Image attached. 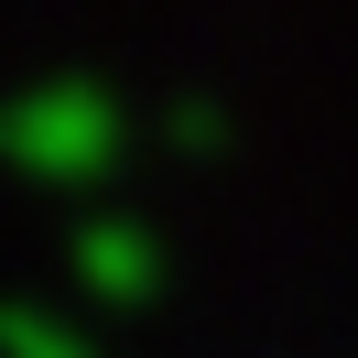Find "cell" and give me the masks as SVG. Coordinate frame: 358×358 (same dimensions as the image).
<instances>
[{
	"label": "cell",
	"instance_id": "1",
	"mask_svg": "<svg viewBox=\"0 0 358 358\" xmlns=\"http://www.w3.org/2000/svg\"><path fill=\"white\" fill-rule=\"evenodd\" d=\"M0 152L22 163V174H44V185H87L120 152V98L87 66L22 76V87H0Z\"/></svg>",
	"mask_w": 358,
	"mask_h": 358
},
{
	"label": "cell",
	"instance_id": "4",
	"mask_svg": "<svg viewBox=\"0 0 358 358\" xmlns=\"http://www.w3.org/2000/svg\"><path fill=\"white\" fill-rule=\"evenodd\" d=\"M152 131H163V152H217V98L206 87H163L152 98Z\"/></svg>",
	"mask_w": 358,
	"mask_h": 358
},
{
	"label": "cell",
	"instance_id": "3",
	"mask_svg": "<svg viewBox=\"0 0 358 358\" xmlns=\"http://www.w3.org/2000/svg\"><path fill=\"white\" fill-rule=\"evenodd\" d=\"M0 358H98L66 315H44L33 293H0Z\"/></svg>",
	"mask_w": 358,
	"mask_h": 358
},
{
	"label": "cell",
	"instance_id": "2",
	"mask_svg": "<svg viewBox=\"0 0 358 358\" xmlns=\"http://www.w3.org/2000/svg\"><path fill=\"white\" fill-rule=\"evenodd\" d=\"M66 271H76L87 293H152L163 250H152V228H141V217H109V206H87V217L66 228Z\"/></svg>",
	"mask_w": 358,
	"mask_h": 358
}]
</instances>
